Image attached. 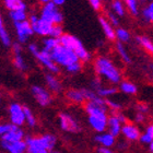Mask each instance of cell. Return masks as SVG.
Listing matches in <instances>:
<instances>
[{"instance_id":"4fadbf2b","label":"cell","mask_w":153,"mask_h":153,"mask_svg":"<svg viewBox=\"0 0 153 153\" xmlns=\"http://www.w3.org/2000/svg\"><path fill=\"white\" fill-rule=\"evenodd\" d=\"M32 93L39 105L47 106L48 104H51V95L49 94L48 91H46V90L44 89V88L38 86V85H34L32 88Z\"/></svg>"},{"instance_id":"7a4b0ae2","label":"cell","mask_w":153,"mask_h":153,"mask_svg":"<svg viewBox=\"0 0 153 153\" xmlns=\"http://www.w3.org/2000/svg\"><path fill=\"white\" fill-rule=\"evenodd\" d=\"M59 41H60V45H62V46L69 48L70 51H74V54L78 56L79 60H90L91 55H90L89 51H86V48L83 46L82 42L80 41L79 38H76L74 35H70V34H64L59 38Z\"/></svg>"},{"instance_id":"c3c4849f","label":"cell","mask_w":153,"mask_h":153,"mask_svg":"<svg viewBox=\"0 0 153 153\" xmlns=\"http://www.w3.org/2000/svg\"><path fill=\"white\" fill-rule=\"evenodd\" d=\"M32 153H48V151H46V150H39V151H35V152H32Z\"/></svg>"},{"instance_id":"5bb4252c","label":"cell","mask_w":153,"mask_h":153,"mask_svg":"<svg viewBox=\"0 0 153 153\" xmlns=\"http://www.w3.org/2000/svg\"><path fill=\"white\" fill-rule=\"evenodd\" d=\"M99 22L101 24V27H102L103 32H104L106 37L108 38L109 41L116 39V29L111 24V22L107 20V18L101 16L99 18Z\"/></svg>"},{"instance_id":"d4e9b609","label":"cell","mask_w":153,"mask_h":153,"mask_svg":"<svg viewBox=\"0 0 153 153\" xmlns=\"http://www.w3.org/2000/svg\"><path fill=\"white\" fill-rule=\"evenodd\" d=\"M111 11L114 12L116 16L119 18V16H124L125 13H126V6L125 3L120 0H115L113 1L112 4H111Z\"/></svg>"},{"instance_id":"ab89813d","label":"cell","mask_w":153,"mask_h":153,"mask_svg":"<svg viewBox=\"0 0 153 153\" xmlns=\"http://www.w3.org/2000/svg\"><path fill=\"white\" fill-rule=\"evenodd\" d=\"M89 3L90 6L92 7V9L95 10V11H100L102 9V2L100 0H90Z\"/></svg>"},{"instance_id":"e575fe53","label":"cell","mask_w":153,"mask_h":153,"mask_svg":"<svg viewBox=\"0 0 153 153\" xmlns=\"http://www.w3.org/2000/svg\"><path fill=\"white\" fill-rule=\"evenodd\" d=\"M14 66L20 70H24L25 69V64H24V59L21 56V53L19 54H14Z\"/></svg>"},{"instance_id":"f546056e","label":"cell","mask_w":153,"mask_h":153,"mask_svg":"<svg viewBox=\"0 0 153 153\" xmlns=\"http://www.w3.org/2000/svg\"><path fill=\"white\" fill-rule=\"evenodd\" d=\"M59 45H60V41L57 39V38H47V39L44 41V48L43 49L48 51V53H51Z\"/></svg>"},{"instance_id":"8fae6325","label":"cell","mask_w":153,"mask_h":153,"mask_svg":"<svg viewBox=\"0 0 153 153\" xmlns=\"http://www.w3.org/2000/svg\"><path fill=\"white\" fill-rule=\"evenodd\" d=\"M10 117H11V121L14 126H22L25 121V115H24V111L23 107L16 103H13L10 106Z\"/></svg>"},{"instance_id":"2e32d148","label":"cell","mask_w":153,"mask_h":153,"mask_svg":"<svg viewBox=\"0 0 153 153\" xmlns=\"http://www.w3.org/2000/svg\"><path fill=\"white\" fill-rule=\"evenodd\" d=\"M95 141L97 143H100L102 146V148H107L111 149L116 142V138L111 134L109 132H103V134H99L95 136Z\"/></svg>"},{"instance_id":"f6af8a7d","label":"cell","mask_w":153,"mask_h":153,"mask_svg":"<svg viewBox=\"0 0 153 153\" xmlns=\"http://www.w3.org/2000/svg\"><path fill=\"white\" fill-rule=\"evenodd\" d=\"M30 51H32L33 54L35 55L36 53H37L38 51V49H37V46H36V45H34V44H31L30 45Z\"/></svg>"},{"instance_id":"60d3db41","label":"cell","mask_w":153,"mask_h":153,"mask_svg":"<svg viewBox=\"0 0 153 153\" xmlns=\"http://www.w3.org/2000/svg\"><path fill=\"white\" fill-rule=\"evenodd\" d=\"M136 111L139 113H142V114H147L148 111H149V107L143 103H139V104L136 105Z\"/></svg>"},{"instance_id":"7dc6e473","label":"cell","mask_w":153,"mask_h":153,"mask_svg":"<svg viewBox=\"0 0 153 153\" xmlns=\"http://www.w3.org/2000/svg\"><path fill=\"white\" fill-rule=\"evenodd\" d=\"M148 147H149V151H150V153H153V142H151Z\"/></svg>"},{"instance_id":"ee69618b","label":"cell","mask_w":153,"mask_h":153,"mask_svg":"<svg viewBox=\"0 0 153 153\" xmlns=\"http://www.w3.org/2000/svg\"><path fill=\"white\" fill-rule=\"evenodd\" d=\"M13 51H14V54H19V53H21V46H20L18 43H16V44L13 45Z\"/></svg>"},{"instance_id":"d590c367","label":"cell","mask_w":153,"mask_h":153,"mask_svg":"<svg viewBox=\"0 0 153 153\" xmlns=\"http://www.w3.org/2000/svg\"><path fill=\"white\" fill-rule=\"evenodd\" d=\"M62 35H64V32H62V27H61L60 25H54L53 26V30H51V37L59 39Z\"/></svg>"},{"instance_id":"f35d334b","label":"cell","mask_w":153,"mask_h":153,"mask_svg":"<svg viewBox=\"0 0 153 153\" xmlns=\"http://www.w3.org/2000/svg\"><path fill=\"white\" fill-rule=\"evenodd\" d=\"M67 69L68 72H71V74H76V72H79L80 70H81V62H76V64L71 65V66H69V67L66 68Z\"/></svg>"},{"instance_id":"ba28073f","label":"cell","mask_w":153,"mask_h":153,"mask_svg":"<svg viewBox=\"0 0 153 153\" xmlns=\"http://www.w3.org/2000/svg\"><path fill=\"white\" fill-rule=\"evenodd\" d=\"M34 56L39 60L41 64L44 65L45 67L51 71V74H58V72H59V67H58V65L53 60L51 53H48V51H44V49H42V51H38Z\"/></svg>"},{"instance_id":"8992f818","label":"cell","mask_w":153,"mask_h":153,"mask_svg":"<svg viewBox=\"0 0 153 153\" xmlns=\"http://www.w3.org/2000/svg\"><path fill=\"white\" fill-rule=\"evenodd\" d=\"M127 121V118L125 117L123 113H112L108 116V124H107V132L113 134L115 138L121 134V129Z\"/></svg>"},{"instance_id":"74e56055","label":"cell","mask_w":153,"mask_h":153,"mask_svg":"<svg viewBox=\"0 0 153 153\" xmlns=\"http://www.w3.org/2000/svg\"><path fill=\"white\" fill-rule=\"evenodd\" d=\"M16 127L13 124H0V136L2 137Z\"/></svg>"},{"instance_id":"3957f363","label":"cell","mask_w":153,"mask_h":153,"mask_svg":"<svg viewBox=\"0 0 153 153\" xmlns=\"http://www.w3.org/2000/svg\"><path fill=\"white\" fill-rule=\"evenodd\" d=\"M51 54L53 60H54L58 66L60 65V66L66 67V68L80 61L78 56L74 54V51H70L69 48L62 46V45L57 46L54 51H51Z\"/></svg>"},{"instance_id":"44dd1931","label":"cell","mask_w":153,"mask_h":153,"mask_svg":"<svg viewBox=\"0 0 153 153\" xmlns=\"http://www.w3.org/2000/svg\"><path fill=\"white\" fill-rule=\"evenodd\" d=\"M115 47H116V51H117L118 56L120 57L121 60L124 61L125 64H130L131 57H130V55H129V53H128L127 48L124 46V44L117 42L116 45H115Z\"/></svg>"},{"instance_id":"4dcf8cb0","label":"cell","mask_w":153,"mask_h":153,"mask_svg":"<svg viewBox=\"0 0 153 153\" xmlns=\"http://www.w3.org/2000/svg\"><path fill=\"white\" fill-rule=\"evenodd\" d=\"M0 38H1V42H2L6 46H9L10 45V37H9L8 32H7L6 29H4V26H3L2 18H1V16H0Z\"/></svg>"},{"instance_id":"83f0119b","label":"cell","mask_w":153,"mask_h":153,"mask_svg":"<svg viewBox=\"0 0 153 153\" xmlns=\"http://www.w3.org/2000/svg\"><path fill=\"white\" fill-rule=\"evenodd\" d=\"M126 8L129 12L132 14V16H137L141 13L140 6H139V2L137 0H126Z\"/></svg>"},{"instance_id":"7402d4cb","label":"cell","mask_w":153,"mask_h":153,"mask_svg":"<svg viewBox=\"0 0 153 153\" xmlns=\"http://www.w3.org/2000/svg\"><path fill=\"white\" fill-rule=\"evenodd\" d=\"M4 3H6V7L11 12H14V11H25L26 9V4L23 1H21V0H6Z\"/></svg>"},{"instance_id":"5b68a950","label":"cell","mask_w":153,"mask_h":153,"mask_svg":"<svg viewBox=\"0 0 153 153\" xmlns=\"http://www.w3.org/2000/svg\"><path fill=\"white\" fill-rule=\"evenodd\" d=\"M45 6L43 7L41 12V18L47 22L54 24V25H60V23L64 20L62 13L58 10L57 6L54 1H44Z\"/></svg>"},{"instance_id":"6da1fadb","label":"cell","mask_w":153,"mask_h":153,"mask_svg":"<svg viewBox=\"0 0 153 153\" xmlns=\"http://www.w3.org/2000/svg\"><path fill=\"white\" fill-rule=\"evenodd\" d=\"M94 69H95L96 74L101 79H104L112 85L120 84V82L123 81L120 69L108 57L100 56L96 58L94 61Z\"/></svg>"},{"instance_id":"cb8c5ba5","label":"cell","mask_w":153,"mask_h":153,"mask_svg":"<svg viewBox=\"0 0 153 153\" xmlns=\"http://www.w3.org/2000/svg\"><path fill=\"white\" fill-rule=\"evenodd\" d=\"M46 82H47L48 88L53 91V92H60L61 91V83L59 82V80L53 74H47L46 76Z\"/></svg>"},{"instance_id":"d6986e66","label":"cell","mask_w":153,"mask_h":153,"mask_svg":"<svg viewBox=\"0 0 153 153\" xmlns=\"http://www.w3.org/2000/svg\"><path fill=\"white\" fill-rule=\"evenodd\" d=\"M95 93L100 96V97H102V99H104V100H107V99H109V97L114 96L115 94L117 93V88H115L114 85L105 86L102 84L99 89L96 90Z\"/></svg>"},{"instance_id":"9a60e30c","label":"cell","mask_w":153,"mask_h":153,"mask_svg":"<svg viewBox=\"0 0 153 153\" xmlns=\"http://www.w3.org/2000/svg\"><path fill=\"white\" fill-rule=\"evenodd\" d=\"M1 146L9 153H24L27 149V144L25 141H18V142H6L1 141Z\"/></svg>"},{"instance_id":"484cf974","label":"cell","mask_w":153,"mask_h":153,"mask_svg":"<svg viewBox=\"0 0 153 153\" xmlns=\"http://www.w3.org/2000/svg\"><path fill=\"white\" fill-rule=\"evenodd\" d=\"M137 42L138 44L140 45L141 47H143L148 53H150L151 55H153V42L148 36H144V35L137 36Z\"/></svg>"},{"instance_id":"681fc988","label":"cell","mask_w":153,"mask_h":153,"mask_svg":"<svg viewBox=\"0 0 153 153\" xmlns=\"http://www.w3.org/2000/svg\"><path fill=\"white\" fill-rule=\"evenodd\" d=\"M51 153H59V152H51Z\"/></svg>"},{"instance_id":"277c9868","label":"cell","mask_w":153,"mask_h":153,"mask_svg":"<svg viewBox=\"0 0 153 153\" xmlns=\"http://www.w3.org/2000/svg\"><path fill=\"white\" fill-rule=\"evenodd\" d=\"M25 142L27 144V151H29V153L39 150L51 151L55 147L56 137L53 136V134H45V136L37 138H26Z\"/></svg>"},{"instance_id":"4316f807","label":"cell","mask_w":153,"mask_h":153,"mask_svg":"<svg viewBox=\"0 0 153 153\" xmlns=\"http://www.w3.org/2000/svg\"><path fill=\"white\" fill-rule=\"evenodd\" d=\"M142 19L148 23H153V1H150L141 10Z\"/></svg>"},{"instance_id":"f1b7e54d","label":"cell","mask_w":153,"mask_h":153,"mask_svg":"<svg viewBox=\"0 0 153 153\" xmlns=\"http://www.w3.org/2000/svg\"><path fill=\"white\" fill-rule=\"evenodd\" d=\"M116 39L119 43H127L130 39V33L124 27H117L116 29Z\"/></svg>"},{"instance_id":"8d00e7d4","label":"cell","mask_w":153,"mask_h":153,"mask_svg":"<svg viewBox=\"0 0 153 153\" xmlns=\"http://www.w3.org/2000/svg\"><path fill=\"white\" fill-rule=\"evenodd\" d=\"M107 20H108L109 22H111V24H112L113 26H116V27H119V20H118V16L115 14L114 12H112V11H109L108 13H107Z\"/></svg>"},{"instance_id":"ffe728a7","label":"cell","mask_w":153,"mask_h":153,"mask_svg":"<svg viewBox=\"0 0 153 153\" xmlns=\"http://www.w3.org/2000/svg\"><path fill=\"white\" fill-rule=\"evenodd\" d=\"M119 90L126 95H134L138 92L137 85L129 80H123L119 84Z\"/></svg>"},{"instance_id":"b9f144b4","label":"cell","mask_w":153,"mask_h":153,"mask_svg":"<svg viewBox=\"0 0 153 153\" xmlns=\"http://www.w3.org/2000/svg\"><path fill=\"white\" fill-rule=\"evenodd\" d=\"M144 120H146V114H142V113L139 112L134 114V121H136V124H142Z\"/></svg>"},{"instance_id":"1f68e13d","label":"cell","mask_w":153,"mask_h":153,"mask_svg":"<svg viewBox=\"0 0 153 153\" xmlns=\"http://www.w3.org/2000/svg\"><path fill=\"white\" fill-rule=\"evenodd\" d=\"M106 105H107L108 111H111L112 113H118L120 112L121 109V104L118 103L117 101H115V100L107 99L106 100Z\"/></svg>"},{"instance_id":"836d02e7","label":"cell","mask_w":153,"mask_h":153,"mask_svg":"<svg viewBox=\"0 0 153 153\" xmlns=\"http://www.w3.org/2000/svg\"><path fill=\"white\" fill-rule=\"evenodd\" d=\"M23 111H24V115H25V120L27 121V124L29 126L33 127V126H35V117H34V115L33 113L31 112V109L27 107V106H23Z\"/></svg>"},{"instance_id":"ac0fdd59","label":"cell","mask_w":153,"mask_h":153,"mask_svg":"<svg viewBox=\"0 0 153 153\" xmlns=\"http://www.w3.org/2000/svg\"><path fill=\"white\" fill-rule=\"evenodd\" d=\"M67 97L69 101L76 104H81V103L85 102L86 97H85V93H84V89L81 90H69L67 92Z\"/></svg>"},{"instance_id":"603a6c76","label":"cell","mask_w":153,"mask_h":153,"mask_svg":"<svg viewBox=\"0 0 153 153\" xmlns=\"http://www.w3.org/2000/svg\"><path fill=\"white\" fill-rule=\"evenodd\" d=\"M140 142L143 144H148V146L151 142H153V123L148 125L146 129H144V131L141 134Z\"/></svg>"},{"instance_id":"30bf717a","label":"cell","mask_w":153,"mask_h":153,"mask_svg":"<svg viewBox=\"0 0 153 153\" xmlns=\"http://www.w3.org/2000/svg\"><path fill=\"white\" fill-rule=\"evenodd\" d=\"M121 134L124 136V138L126 140L137 141V140H140L141 131H140V129H139V127L137 126V124H134V123H126V124L123 126Z\"/></svg>"},{"instance_id":"9c48e42d","label":"cell","mask_w":153,"mask_h":153,"mask_svg":"<svg viewBox=\"0 0 153 153\" xmlns=\"http://www.w3.org/2000/svg\"><path fill=\"white\" fill-rule=\"evenodd\" d=\"M59 123L62 130L68 131V132H78L80 130V126L78 121L74 119L71 115L61 113L59 115Z\"/></svg>"},{"instance_id":"7bdbcfd3","label":"cell","mask_w":153,"mask_h":153,"mask_svg":"<svg viewBox=\"0 0 153 153\" xmlns=\"http://www.w3.org/2000/svg\"><path fill=\"white\" fill-rule=\"evenodd\" d=\"M99 153H117L115 152L114 150H112V149H107V148H100L99 149Z\"/></svg>"},{"instance_id":"7c38bea8","label":"cell","mask_w":153,"mask_h":153,"mask_svg":"<svg viewBox=\"0 0 153 153\" xmlns=\"http://www.w3.org/2000/svg\"><path fill=\"white\" fill-rule=\"evenodd\" d=\"M16 30V34H18V38L21 43H24V42L27 39L30 35L33 34V29L32 25L29 21H24V22H16L14 23Z\"/></svg>"},{"instance_id":"52a82bcc","label":"cell","mask_w":153,"mask_h":153,"mask_svg":"<svg viewBox=\"0 0 153 153\" xmlns=\"http://www.w3.org/2000/svg\"><path fill=\"white\" fill-rule=\"evenodd\" d=\"M30 23H31L34 32L39 34V35H44V36L51 35L53 26H54V24L45 21L42 18H37L36 16H32L30 18Z\"/></svg>"},{"instance_id":"bcb514c9","label":"cell","mask_w":153,"mask_h":153,"mask_svg":"<svg viewBox=\"0 0 153 153\" xmlns=\"http://www.w3.org/2000/svg\"><path fill=\"white\" fill-rule=\"evenodd\" d=\"M54 3L56 6H61L65 3V0H54Z\"/></svg>"},{"instance_id":"d6a6232c","label":"cell","mask_w":153,"mask_h":153,"mask_svg":"<svg viewBox=\"0 0 153 153\" xmlns=\"http://www.w3.org/2000/svg\"><path fill=\"white\" fill-rule=\"evenodd\" d=\"M10 18L16 22H24L26 19L25 11H14V12H10Z\"/></svg>"},{"instance_id":"e0dca14e","label":"cell","mask_w":153,"mask_h":153,"mask_svg":"<svg viewBox=\"0 0 153 153\" xmlns=\"http://www.w3.org/2000/svg\"><path fill=\"white\" fill-rule=\"evenodd\" d=\"M23 136H24L23 131L18 126H16L11 131H9L8 134L2 136V141H6V142H18V141H22Z\"/></svg>"}]
</instances>
